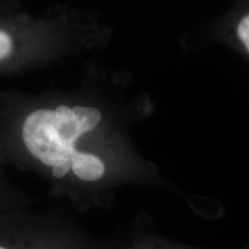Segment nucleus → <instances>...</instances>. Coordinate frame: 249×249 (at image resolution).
<instances>
[{
  "label": "nucleus",
  "instance_id": "nucleus-1",
  "mask_svg": "<svg viewBox=\"0 0 249 249\" xmlns=\"http://www.w3.org/2000/svg\"><path fill=\"white\" fill-rule=\"evenodd\" d=\"M22 138L28 151L52 167L55 178H64L71 172V157L77 150H71L61 140L54 110L40 108L30 113L24 120Z\"/></svg>",
  "mask_w": 249,
  "mask_h": 249
},
{
  "label": "nucleus",
  "instance_id": "nucleus-2",
  "mask_svg": "<svg viewBox=\"0 0 249 249\" xmlns=\"http://www.w3.org/2000/svg\"><path fill=\"white\" fill-rule=\"evenodd\" d=\"M71 172L83 181H97L104 176L105 165L97 156L77 150L71 157Z\"/></svg>",
  "mask_w": 249,
  "mask_h": 249
},
{
  "label": "nucleus",
  "instance_id": "nucleus-3",
  "mask_svg": "<svg viewBox=\"0 0 249 249\" xmlns=\"http://www.w3.org/2000/svg\"><path fill=\"white\" fill-rule=\"evenodd\" d=\"M74 114L76 117L77 126L82 135L95 128L102 119V114L97 108L75 107L73 108Z\"/></svg>",
  "mask_w": 249,
  "mask_h": 249
},
{
  "label": "nucleus",
  "instance_id": "nucleus-4",
  "mask_svg": "<svg viewBox=\"0 0 249 249\" xmlns=\"http://www.w3.org/2000/svg\"><path fill=\"white\" fill-rule=\"evenodd\" d=\"M14 50L12 37L5 31L0 30V60L8 58Z\"/></svg>",
  "mask_w": 249,
  "mask_h": 249
},
{
  "label": "nucleus",
  "instance_id": "nucleus-5",
  "mask_svg": "<svg viewBox=\"0 0 249 249\" xmlns=\"http://www.w3.org/2000/svg\"><path fill=\"white\" fill-rule=\"evenodd\" d=\"M22 246L21 236L18 238L17 234H12L9 238L0 236V249H23Z\"/></svg>",
  "mask_w": 249,
  "mask_h": 249
},
{
  "label": "nucleus",
  "instance_id": "nucleus-6",
  "mask_svg": "<svg viewBox=\"0 0 249 249\" xmlns=\"http://www.w3.org/2000/svg\"><path fill=\"white\" fill-rule=\"evenodd\" d=\"M238 35L249 52V14L242 18L238 26Z\"/></svg>",
  "mask_w": 249,
  "mask_h": 249
}]
</instances>
